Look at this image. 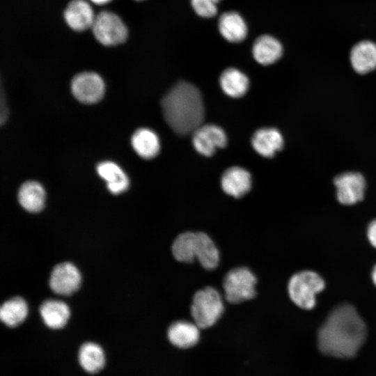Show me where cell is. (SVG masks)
<instances>
[{
  "label": "cell",
  "instance_id": "obj_1",
  "mask_svg": "<svg viewBox=\"0 0 376 376\" xmlns=\"http://www.w3.org/2000/svg\"><path fill=\"white\" fill-rule=\"evenodd\" d=\"M366 335V324L355 308L343 304L329 313L320 328L318 345L325 355L350 359L359 351Z\"/></svg>",
  "mask_w": 376,
  "mask_h": 376
},
{
  "label": "cell",
  "instance_id": "obj_2",
  "mask_svg": "<svg viewBox=\"0 0 376 376\" xmlns=\"http://www.w3.org/2000/svg\"><path fill=\"white\" fill-rule=\"evenodd\" d=\"M164 118L178 134L193 133L202 125L205 109L199 90L187 81L174 85L162 100Z\"/></svg>",
  "mask_w": 376,
  "mask_h": 376
},
{
  "label": "cell",
  "instance_id": "obj_3",
  "mask_svg": "<svg viewBox=\"0 0 376 376\" xmlns=\"http://www.w3.org/2000/svg\"><path fill=\"white\" fill-rule=\"evenodd\" d=\"M172 253L176 260L190 263L197 259L207 270L215 269L219 263V252L213 240L203 232H185L172 244Z\"/></svg>",
  "mask_w": 376,
  "mask_h": 376
},
{
  "label": "cell",
  "instance_id": "obj_4",
  "mask_svg": "<svg viewBox=\"0 0 376 376\" xmlns=\"http://www.w3.org/2000/svg\"><path fill=\"white\" fill-rule=\"evenodd\" d=\"M224 309L219 292L212 287H206L194 294L190 311L194 323L200 329H206L217 322Z\"/></svg>",
  "mask_w": 376,
  "mask_h": 376
},
{
  "label": "cell",
  "instance_id": "obj_5",
  "mask_svg": "<svg viewBox=\"0 0 376 376\" xmlns=\"http://www.w3.org/2000/svg\"><path fill=\"white\" fill-rule=\"evenodd\" d=\"M324 281L317 273L302 271L290 279L288 290L291 300L304 309L313 308L316 303L315 295L324 288Z\"/></svg>",
  "mask_w": 376,
  "mask_h": 376
},
{
  "label": "cell",
  "instance_id": "obj_6",
  "mask_svg": "<svg viewBox=\"0 0 376 376\" xmlns=\"http://www.w3.org/2000/svg\"><path fill=\"white\" fill-rule=\"evenodd\" d=\"M257 279L247 267L230 270L224 276L223 288L226 300L233 304H240L256 296Z\"/></svg>",
  "mask_w": 376,
  "mask_h": 376
},
{
  "label": "cell",
  "instance_id": "obj_7",
  "mask_svg": "<svg viewBox=\"0 0 376 376\" xmlns=\"http://www.w3.org/2000/svg\"><path fill=\"white\" fill-rule=\"evenodd\" d=\"M96 40L104 46H115L124 42L128 31L123 21L116 13L104 10L95 15L91 27Z\"/></svg>",
  "mask_w": 376,
  "mask_h": 376
},
{
  "label": "cell",
  "instance_id": "obj_8",
  "mask_svg": "<svg viewBox=\"0 0 376 376\" xmlns=\"http://www.w3.org/2000/svg\"><path fill=\"white\" fill-rule=\"evenodd\" d=\"M71 91L79 102L84 104H94L103 97L105 85L98 74L93 72H83L73 77Z\"/></svg>",
  "mask_w": 376,
  "mask_h": 376
},
{
  "label": "cell",
  "instance_id": "obj_9",
  "mask_svg": "<svg viewBox=\"0 0 376 376\" xmlns=\"http://www.w3.org/2000/svg\"><path fill=\"white\" fill-rule=\"evenodd\" d=\"M192 143L200 154L210 157L217 148H223L227 144V136L220 127L207 124L202 125L193 133Z\"/></svg>",
  "mask_w": 376,
  "mask_h": 376
},
{
  "label": "cell",
  "instance_id": "obj_10",
  "mask_svg": "<svg viewBox=\"0 0 376 376\" xmlns=\"http://www.w3.org/2000/svg\"><path fill=\"white\" fill-rule=\"evenodd\" d=\"M338 201L343 205H353L363 199L366 182L359 173L348 172L334 178Z\"/></svg>",
  "mask_w": 376,
  "mask_h": 376
},
{
  "label": "cell",
  "instance_id": "obj_11",
  "mask_svg": "<svg viewBox=\"0 0 376 376\" xmlns=\"http://www.w3.org/2000/svg\"><path fill=\"white\" fill-rule=\"evenodd\" d=\"M81 276L72 263L64 262L56 265L52 271L49 286L56 294L69 295L78 290Z\"/></svg>",
  "mask_w": 376,
  "mask_h": 376
},
{
  "label": "cell",
  "instance_id": "obj_12",
  "mask_svg": "<svg viewBox=\"0 0 376 376\" xmlns=\"http://www.w3.org/2000/svg\"><path fill=\"white\" fill-rule=\"evenodd\" d=\"M63 17L69 27L76 31L91 28L95 18L91 6L85 0H72L65 9Z\"/></svg>",
  "mask_w": 376,
  "mask_h": 376
},
{
  "label": "cell",
  "instance_id": "obj_13",
  "mask_svg": "<svg viewBox=\"0 0 376 376\" xmlns=\"http://www.w3.org/2000/svg\"><path fill=\"white\" fill-rule=\"evenodd\" d=\"M221 185L226 194L239 198L250 191L251 177L246 169L239 166H233L223 173Z\"/></svg>",
  "mask_w": 376,
  "mask_h": 376
},
{
  "label": "cell",
  "instance_id": "obj_14",
  "mask_svg": "<svg viewBox=\"0 0 376 376\" xmlns=\"http://www.w3.org/2000/svg\"><path fill=\"white\" fill-rule=\"evenodd\" d=\"M251 144L253 149L261 156L272 157L283 148V138L276 128H261L253 134Z\"/></svg>",
  "mask_w": 376,
  "mask_h": 376
},
{
  "label": "cell",
  "instance_id": "obj_15",
  "mask_svg": "<svg viewBox=\"0 0 376 376\" xmlns=\"http://www.w3.org/2000/svg\"><path fill=\"white\" fill-rule=\"evenodd\" d=\"M199 329L195 323L185 320L176 321L168 329V338L178 347L189 348L195 345L199 340Z\"/></svg>",
  "mask_w": 376,
  "mask_h": 376
},
{
  "label": "cell",
  "instance_id": "obj_16",
  "mask_svg": "<svg viewBox=\"0 0 376 376\" xmlns=\"http://www.w3.org/2000/svg\"><path fill=\"white\" fill-rule=\"evenodd\" d=\"M350 62L359 74L368 73L376 68V44L369 40L357 43L350 52Z\"/></svg>",
  "mask_w": 376,
  "mask_h": 376
},
{
  "label": "cell",
  "instance_id": "obj_17",
  "mask_svg": "<svg viewBox=\"0 0 376 376\" xmlns=\"http://www.w3.org/2000/svg\"><path fill=\"white\" fill-rule=\"evenodd\" d=\"M218 27L222 37L230 42H240L247 36L244 19L235 11L223 13L219 19Z\"/></svg>",
  "mask_w": 376,
  "mask_h": 376
},
{
  "label": "cell",
  "instance_id": "obj_18",
  "mask_svg": "<svg viewBox=\"0 0 376 376\" xmlns=\"http://www.w3.org/2000/svg\"><path fill=\"white\" fill-rule=\"evenodd\" d=\"M252 54L255 60L261 65H270L277 61L283 54L281 43L274 37L263 35L254 42Z\"/></svg>",
  "mask_w": 376,
  "mask_h": 376
},
{
  "label": "cell",
  "instance_id": "obj_19",
  "mask_svg": "<svg viewBox=\"0 0 376 376\" xmlns=\"http://www.w3.org/2000/svg\"><path fill=\"white\" fill-rule=\"evenodd\" d=\"M98 175L107 182L108 190L113 194H120L126 191L130 185L127 175L116 163L105 161L97 166Z\"/></svg>",
  "mask_w": 376,
  "mask_h": 376
},
{
  "label": "cell",
  "instance_id": "obj_20",
  "mask_svg": "<svg viewBox=\"0 0 376 376\" xmlns=\"http://www.w3.org/2000/svg\"><path fill=\"white\" fill-rule=\"evenodd\" d=\"M78 361L85 372L95 374L104 368L106 356L100 345L93 342H86L79 349Z\"/></svg>",
  "mask_w": 376,
  "mask_h": 376
},
{
  "label": "cell",
  "instance_id": "obj_21",
  "mask_svg": "<svg viewBox=\"0 0 376 376\" xmlns=\"http://www.w3.org/2000/svg\"><path fill=\"white\" fill-rule=\"evenodd\" d=\"M40 313L45 324L54 329L63 328L70 315L68 306L56 299L45 301L40 307Z\"/></svg>",
  "mask_w": 376,
  "mask_h": 376
},
{
  "label": "cell",
  "instance_id": "obj_22",
  "mask_svg": "<svg viewBox=\"0 0 376 376\" xmlns=\"http://www.w3.org/2000/svg\"><path fill=\"white\" fill-rule=\"evenodd\" d=\"M18 201L26 211L38 212L45 205V189L38 182L32 180L25 182L19 189Z\"/></svg>",
  "mask_w": 376,
  "mask_h": 376
},
{
  "label": "cell",
  "instance_id": "obj_23",
  "mask_svg": "<svg viewBox=\"0 0 376 376\" xmlns=\"http://www.w3.org/2000/svg\"><path fill=\"white\" fill-rule=\"evenodd\" d=\"M131 143L135 152L146 159L156 157L160 150L157 135L148 128L138 129L132 136Z\"/></svg>",
  "mask_w": 376,
  "mask_h": 376
},
{
  "label": "cell",
  "instance_id": "obj_24",
  "mask_svg": "<svg viewBox=\"0 0 376 376\" xmlns=\"http://www.w3.org/2000/svg\"><path fill=\"white\" fill-rule=\"evenodd\" d=\"M219 83L222 91L232 97L244 95L249 86L246 75L234 68H227L221 73Z\"/></svg>",
  "mask_w": 376,
  "mask_h": 376
},
{
  "label": "cell",
  "instance_id": "obj_25",
  "mask_svg": "<svg viewBox=\"0 0 376 376\" xmlns=\"http://www.w3.org/2000/svg\"><path fill=\"white\" fill-rule=\"evenodd\" d=\"M28 314L26 302L20 297L5 301L0 308V318L8 327H15L22 323Z\"/></svg>",
  "mask_w": 376,
  "mask_h": 376
},
{
  "label": "cell",
  "instance_id": "obj_26",
  "mask_svg": "<svg viewBox=\"0 0 376 376\" xmlns=\"http://www.w3.org/2000/svg\"><path fill=\"white\" fill-rule=\"evenodd\" d=\"M221 0H191V4L200 17L205 18L213 17L217 13V3Z\"/></svg>",
  "mask_w": 376,
  "mask_h": 376
},
{
  "label": "cell",
  "instance_id": "obj_27",
  "mask_svg": "<svg viewBox=\"0 0 376 376\" xmlns=\"http://www.w3.org/2000/svg\"><path fill=\"white\" fill-rule=\"evenodd\" d=\"M367 234L370 244L376 248V220L368 226Z\"/></svg>",
  "mask_w": 376,
  "mask_h": 376
},
{
  "label": "cell",
  "instance_id": "obj_28",
  "mask_svg": "<svg viewBox=\"0 0 376 376\" xmlns=\"http://www.w3.org/2000/svg\"><path fill=\"white\" fill-rule=\"evenodd\" d=\"M90 1L96 5H104L109 3L111 0H90Z\"/></svg>",
  "mask_w": 376,
  "mask_h": 376
},
{
  "label": "cell",
  "instance_id": "obj_29",
  "mask_svg": "<svg viewBox=\"0 0 376 376\" xmlns=\"http://www.w3.org/2000/svg\"><path fill=\"white\" fill-rule=\"evenodd\" d=\"M372 279H373V283L376 285V265L374 267L373 270Z\"/></svg>",
  "mask_w": 376,
  "mask_h": 376
},
{
  "label": "cell",
  "instance_id": "obj_30",
  "mask_svg": "<svg viewBox=\"0 0 376 376\" xmlns=\"http://www.w3.org/2000/svg\"><path fill=\"white\" fill-rule=\"evenodd\" d=\"M135 1H142V0H135Z\"/></svg>",
  "mask_w": 376,
  "mask_h": 376
}]
</instances>
